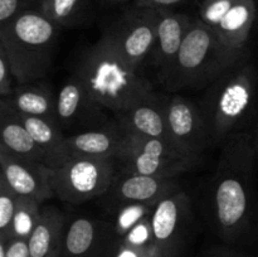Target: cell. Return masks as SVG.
I'll use <instances>...</instances> for the list:
<instances>
[{"instance_id":"6da1fadb","label":"cell","mask_w":258,"mask_h":257,"mask_svg":"<svg viewBox=\"0 0 258 257\" xmlns=\"http://www.w3.org/2000/svg\"><path fill=\"white\" fill-rule=\"evenodd\" d=\"M256 163L252 131L233 134L221 144L207 189V206L214 232L228 244L239 241L249 228Z\"/></svg>"},{"instance_id":"7a4b0ae2","label":"cell","mask_w":258,"mask_h":257,"mask_svg":"<svg viewBox=\"0 0 258 257\" xmlns=\"http://www.w3.org/2000/svg\"><path fill=\"white\" fill-rule=\"evenodd\" d=\"M73 75L96 101L113 115L127 110L154 93L153 83L128 65L103 37L83 49Z\"/></svg>"},{"instance_id":"3957f363","label":"cell","mask_w":258,"mask_h":257,"mask_svg":"<svg viewBox=\"0 0 258 257\" xmlns=\"http://www.w3.org/2000/svg\"><path fill=\"white\" fill-rule=\"evenodd\" d=\"M212 145L228 136L246 133L258 108V70L251 58L229 68L206 88L199 102Z\"/></svg>"},{"instance_id":"277c9868","label":"cell","mask_w":258,"mask_h":257,"mask_svg":"<svg viewBox=\"0 0 258 257\" xmlns=\"http://www.w3.org/2000/svg\"><path fill=\"white\" fill-rule=\"evenodd\" d=\"M60 29L38 9L25 10L0 27V48L12 65L18 85L47 77Z\"/></svg>"},{"instance_id":"5b68a950","label":"cell","mask_w":258,"mask_h":257,"mask_svg":"<svg viewBox=\"0 0 258 257\" xmlns=\"http://www.w3.org/2000/svg\"><path fill=\"white\" fill-rule=\"evenodd\" d=\"M248 58L251 52L228 48L213 28L194 17L164 87L171 92L207 88L229 68Z\"/></svg>"},{"instance_id":"8992f818","label":"cell","mask_w":258,"mask_h":257,"mask_svg":"<svg viewBox=\"0 0 258 257\" xmlns=\"http://www.w3.org/2000/svg\"><path fill=\"white\" fill-rule=\"evenodd\" d=\"M159 10L133 5L101 25V37L133 67L141 71L151 57L156 40Z\"/></svg>"},{"instance_id":"52a82bcc","label":"cell","mask_w":258,"mask_h":257,"mask_svg":"<svg viewBox=\"0 0 258 257\" xmlns=\"http://www.w3.org/2000/svg\"><path fill=\"white\" fill-rule=\"evenodd\" d=\"M116 164L113 159L68 158L54 170L55 197L71 204H82L102 197L117 176Z\"/></svg>"},{"instance_id":"ba28073f","label":"cell","mask_w":258,"mask_h":257,"mask_svg":"<svg viewBox=\"0 0 258 257\" xmlns=\"http://www.w3.org/2000/svg\"><path fill=\"white\" fill-rule=\"evenodd\" d=\"M117 161L121 174H140L158 178H176L193 170L202 158L179 153L169 141L128 134L127 145Z\"/></svg>"},{"instance_id":"9c48e42d","label":"cell","mask_w":258,"mask_h":257,"mask_svg":"<svg viewBox=\"0 0 258 257\" xmlns=\"http://www.w3.org/2000/svg\"><path fill=\"white\" fill-rule=\"evenodd\" d=\"M155 244L166 257H183L193 231L190 198L178 190L161 199L150 216Z\"/></svg>"},{"instance_id":"30bf717a","label":"cell","mask_w":258,"mask_h":257,"mask_svg":"<svg viewBox=\"0 0 258 257\" xmlns=\"http://www.w3.org/2000/svg\"><path fill=\"white\" fill-rule=\"evenodd\" d=\"M166 126L169 141L179 151L188 156L202 158L212 146L208 126L199 103L184 96H168Z\"/></svg>"},{"instance_id":"8fae6325","label":"cell","mask_w":258,"mask_h":257,"mask_svg":"<svg viewBox=\"0 0 258 257\" xmlns=\"http://www.w3.org/2000/svg\"><path fill=\"white\" fill-rule=\"evenodd\" d=\"M106 111L73 73L58 90L57 120L64 134L76 135L107 125L112 118Z\"/></svg>"},{"instance_id":"7c38bea8","label":"cell","mask_w":258,"mask_h":257,"mask_svg":"<svg viewBox=\"0 0 258 257\" xmlns=\"http://www.w3.org/2000/svg\"><path fill=\"white\" fill-rule=\"evenodd\" d=\"M120 242L112 223L78 216L66 223L62 257H115Z\"/></svg>"},{"instance_id":"4fadbf2b","label":"cell","mask_w":258,"mask_h":257,"mask_svg":"<svg viewBox=\"0 0 258 257\" xmlns=\"http://www.w3.org/2000/svg\"><path fill=\"white\" fill-rule=\"evenodd\" d=\"M175 178L140 175V174H117L107 193L103 194V206L110 213L127 203L145 202L159 203L163 198L180 190Z\"/></svg>"},{"instance_id":"5bb4252c","label":"cell","mask_w":258,"mask_h":257,"mask_svg":"<svg viewBox=\"0 0 258 257\" xmlns=\"http://www.w3.org/2000/svg\"><path fill=\"white\" fill-rule=\"evenodd\" d=\"M2 178L20 197L43 202L55 197L53 178L54 170L40 161L20 159L0 150Z\"/></svg>"},{"instance_id":"9a60e30c","label":"cell","mask_w":258,"mask_h":257,"mask_svg":"<svg viewBox=\"0 0 258 257\" xmlns=\"http://www.w3.org/2000/svg\"><path fill=\"white\" fill-rule=\"evenodd\" d=\"M158 10L156 40L151 58L158 81L164 86L175 66L181 44L194 17L185 13L174 12L173 9Z\"/></svg>"},{"instance_id":"2e32d148","label":"cell","mask_w":258,"mask_h":257,"mask_svg":"<svg viewBox=\"0 0 258 257\" xmlns=\"http://www.w3.org/2000/svg\"><path fill=\"white\" fill-rule=\"evenodd\" d=\"M128 133L113 117L107 125L95 130L68 135L66 155L68 158L113 159L118 160L127 145Z\"/></svg>"},{"instance_id":"e0dca14e","label":"cell","mask_w":258,"mask_h":257,"mask_svg":"<svg viewBox=\"0 0 258 257\" xmlns=\"http://www.w3.org/2000/svg\"><path fill=\"white\" fill-rule=\"evenodd\" d=\"M166 101L168 96L154 92L150 97L140 101L122 112L116 113L113 117L128 134L169 141Z\"/></svg>"},{"instance_id":"ac0fdd59","label":"cell","mask_w":258,"mask_h":257,"mask_svg":"<svg viewBox=\"0 0 258 257\" xmlns=\"http://www.w3.org/2000/svg\"><path fill=\"white\" fill-rule=\"evenodd\" d=\"M0 150L47 165L45 153L35 143L19 115L4 100H0Z\"/></svg>"},{"instance_id":"d6986e66","label":"cell","mask_w":258,"mask_h":257,"mask_svg":"<svg viewBox=\"0 0 258 257\" xmlns=\"http://www.w3.org/2000/svg\"><path fill=\"white\" fill-rule=\"evenodd\" d=\"M257 19L256 0H238L214 28L224 45L238 52H249L251 39Z\"/></svg>"},{"instance_id":"ffe728a7","label":"cell","mask_w":258,"mask_h":257,"mask_svg":"<svg viewBox=\"0 0 258 257\" xmlns=\"http://www.w3.org/2000/svg\"><path fill=\"white\" fill-rule=\"evenodd\" d=\"M0 100H4L20 115L58 121L57 95L44 80L18 85L12 97Z\"/></svg>"},{"instance_id":"44dd1931","label":"cell","mask_w":258,"mask_h":257,"mask_svg":"<svg viewBox=\"0 0 258 257\" xmlns=\"http://www.w3.org/2000/svg\"><path fill=\"white\" fill-rule=\"evenodd\" d=\"M64 216L57 207H43L42 217L28 239L30 257H62Z\"/></svg>"},{"instance_id":"7402d4cb","label":"cell","mask_w":258,"mask_h":257,"mask_svg":"<svg viewBox=\"0 0 258 257\" xmlns=\"http://www.w3.org/2000/svg\"><path fill=\"white\" fill-rule=\"evenodd\" d=\"M18 115L25 127L28 128L30 135L33 136L35 143L47 155V165L53 170L62 165L67 160L64 149L67 135L62 130L58 121L34 117V116H25L20 115V113Z\"/></svg>"},{"instance_id":"603a6c76","label":"cell","mask_w":258,"mask_h":257,"mask_svg":"<svg viewBox=\"0 0 258 257\" xmlns=\"http://www.w3.org/2000/svg\"><path fill=\"white\" fill-rule=\"evenodd\" d=\"M35 9L60 28L82 27L93 17L91 0H37Z\"/></svg>"},{"instance_id":"cb8c5ba5","label":"cell","mask_w":258,"mask_h":257,"mask_svg":"<svg viewBox=\"0 0 258 257\" xmlns=\"http://www.w3.org/2000/svg\"><path fill=\"white\" fill-rule=\"evenodd\" d=\"M42 203L28 197H18L14 218L10 227V239H29L42 217Z\"/></svg>"},{"instance_id":"d4e9b609","label":"cell","mask_w":258,"mask_h":257,"mask_svg":"<svg viewBox=\"0 0 258 257\" xmlns=\"http://www.w3.org/2000/svg\"><path fill=\"white\" fill-rule=\"evenodd\" d=\"M156 204L158 203L136 202V203H127L118 207L112 213L115 214V221L112 222V224L116 234L122 238L139 222L151 216Z\"/></svg>"},{"instance_id":"484cf974","label":"cell","mask_w":258,"mask_h":257,"mask_svg":"<svg viewBox=\"0 0 258 257\" xmlns=\"http://www.w3.org/2000/svg\"><path fill=\"white\" fill-rule=\"evenodd\" d=\"M18 194L0 176V239H10V227L14 218Z\"/></svg>"},{"instance_id":"4316f807","label":"cell","mask_w":258,"mask_h":257,"mask_svg":"<svg viewBox=\"0 0 258 257\" xmlns=\"http://www.w3.org/2000/svg\"><path fill=\"white\" fill-rule=\"evenodd\" d=\"M237 2L238 0H202L198 18L214 29Z\"/></svg>"},{"instance_id":"83f0119b","label":"cell","mask_w":258,"mask_h":257,"mask_svg":"<svg viewBox=\"0 0 258 257\" xmlns=\"http://www.w3.org/2000/svg\"><path fill=\"white\" fill-rule=\"evenodd\" d=\"M121 243L135 247V248L151 249V247L155 244V239H154V231L150 217L143 219L135 227H133L121 238Z\"/></svg>"},{"instance_id":"f1b7e54d","label":"cell","mask_w":258,"mask_h":257,"mask_svg":"<svg viewBox=\"0 0 258 257\" xmlns=\"http://www.w3.org/2000/svg\"><path fill=\"white\" fill-rule=\"evenodd\" d=\"M37 0H0V27L12 22L20 13L35 9Z\"/></svg>"},{"instance_id":"f546056e","label":"cell","mask_w":258,"mask_h":257,"mask_svg":"<svg viewBox=\"0 0 258 257\" xmlns=\"http://www.w3.org/2000/svg\"><path fill=\"white\" fill-rule=\"evenodd\" d=\"M18 82L12 65L4 50L0 48V98H9L14 95Z\"/></svg>"},{"instance_id":"4dcf8cb0","label":"cell","mask_w":258,"mask_h":257,"mask_svg":"<svg viewBox=\"0 0 258 257\" xmlns=\"http://www.w3.org/2000/svg\"><path fill=\"white\" fill-rule=\"evenodd\" d=\"M0 257H30L28 239H0Z\"/></svg>"},{"instance_id":"1f68e13d","label":"cell","mask_w":258,"mask_h":257,"mask_svg":"<svg viewBox=\"0 0 258 257\" xmlns=\"http://www.w3.org/2000/svg\"><path fill=\"white\" fill-rule=\"evenodd\" d=\"M204 257H251L249 254L234 248L231 244H222V246L211 247L204 253Z\"/></svg>"},{"instance_id":"d6a6232c","label":"cell","mask_w":258,"mask_h":257,"mask_svg":"<svg viewBox=\"0 0 258 257\" xmlns=\"http://www.w3.org/2000/svg\"><path fill=\"white\" fill-rule=\"evenodd\" d=\"M188 2L189 0H136L134 5L140 8H153V9H173Z\"/></svg>"},{"instance_id":"836d02e7","label":"cell","mask_w":258,"mask_h":257,"mask_svg":"<svg viewBox=\"0 0 258 257\" xmlns=\"http://www.w3.org/2000/svg\"><path fill=\"white\" fill-rule=\"evenodd\" d=\"M149 252H150V249L135 248V247L127 246V244H123L120 242V246H118L115 257H148Z\"/></svg>"},{"instance_id":"e575fe53","label":"cell","mask_w":258,"mask_h":257,"mask_svg":"<svg viewBox=\"0 0 258 257\" xmlns=\"http://www.w3.org/2000/svg\"><path fill=\"white\" fill-rule=\"evenodd\" d=\"M97 4L100 7L103 8H116V7H121L123 4H127V3L133 2L135 3L136 0H96Z\"/></svg>"},{"instance_id":"d590c367","label":"cell","mask_w":258,"mask_h":257,"mask_svg":"<svg viewBox=\"0 0 258 257\" xmlns=\"http://www.w3.org/2000/svg\"><path fill=\"white\" fill-rule=\"evenodd\" d=\"M148 257H166V256H165V253H164V252L161 251L158 246H156V244H154L153 248H151L150 252H149Z\"/></svg>"},{"instance_id":"8d00e7d4","label":"cell","mask_w":258,"mask_h":257,"mask_svg":"<svg viewBox=\"0 0 258 257\" xmlns=\"http://www.w3.org/2000/svg\"><path fill=\"white\" fill-rule=\"evenodd\" d=\"M252 136H253V145H254V150H256V156L258 161V123L256 125V128L252 131Z\"/></svg>"}]
</instances>
